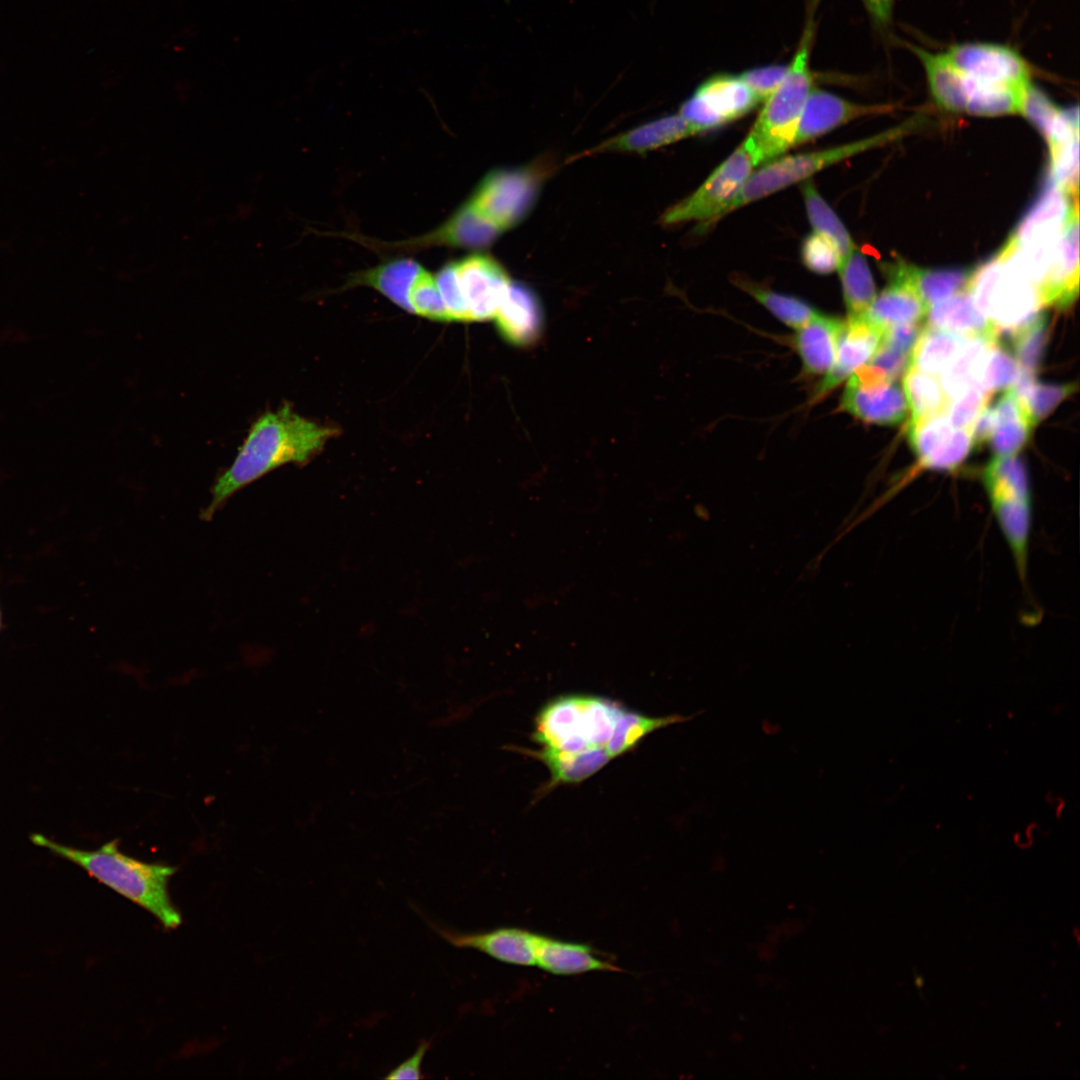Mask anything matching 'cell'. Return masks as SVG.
<instances>
[{"mask_svg": "<svg viewBox=\"0 0 1080 1080\" xmlns=\"http://www.w3.org/2000/svg\"><path fill=\"white\" fill-rule=\"evenodd\" d=\"M337 433L335 427L299 415L289 403L263 413L251 425L232 464L217 478L205 516L268 472L287 463L308 462Z\"/></svg>", "mask_w": 1080, "mask_h": 1080, "instance_id": "cell-1", "label": "cell"}, {"mask_svg": "<svg viewBox=\"0 0 1080 1080\" xmlns=\"http://www.w3.org/2000/svg\"><path fill=\"white\" fill-rule=\"evenodd\" d=\"M31 840L80 866L100 883L142 907L165 929H175L181 924V914L169 893V882L177 867L135 859L119 850L118 839L93 851L69 847L41 834H33Z\"/></svg>", "mask_w": 1080, "mask_h": 1080, "instance_id": "cell-2", "label": "cell"}, {"mask_svg": "<svg viewBox=\"0 0 1080 1080\" xmlns=\"http://www.w3.org/2000/svg\"><path fill=\"white\" fill-rule=\"evenodd\" d=\"M813 35L814 23L809 19L785 78L764 101L746 138L760 162L771 160L794 145L798 123L812 89L810 53Z\"/></svg>", "mask_w": 1080, "mask_h": 1080, "instance_id": "cell-3", "label": "cell"}, {"mask_svg": "<svg viewBox=\"0 0 1080 1080\" xmlns=\"http://www.w3.org/2000/svg\"><path fill=\"white\" fill-rule=\"evenodd\" d=\"M625 710L619 703L603 697H560L538 714L534 739L543 747L556 750L606 751L615 725Z\"/></svg>", "mask_w": 1080, "mask_h": 1080, "instance_id": "cell-4", "label": "cell"}, {"mask_svg": "<svg viewBox=\"0 0 1080 1080\" xmlns=\"http://www.w3.org/2000/svg\"><path fill=\"white\" fill-rule=\"evenodd\" d=\"M982 481L1018 576L1025 583L1033 525L1032 492L1026 465L1016 455L994 456L983 470Z\"/></svg>", "mask_w": 1080, "mask_h": 1080, "instance_id": "cell-5", "label": "cell"}, {"mask_svg": "<svg viewBox=\"0 0 1080 1080\" xmlns=\"http://www.w3.org/2000/svg\"><path fill=\"white\" fill-rule=\"evenodd\" d=\"M920 122V119H912L894 129L853 143L821 151L789 155L769 162L761 169L752 172L739 193L723 211L721 217L741 206L804 181L815 173L846 158L901 137L917 127Z\"/></svg>", "mask_w": 1080, "mask_h": 1080, "instance_id": "cell-6", "label": "cell"}, {"mask_svg": "<svg viewBox=\"0 0 1080 1080\" xmlns=\"http://www.w3.org/2000/svg\"><path fill=\"white\" fill-rule=\"evenodd\" d=\"M966 290L998 334L1015 328L1043 307L1037 287L997 255L972 272Z\"/></svg>", "mask_w": 1080, "mask_h": 1080, "instance_id": "cell-7", "label": "cell"}, {"mask_svg": "<svg viewBox=\"0 0 1080 1080\" xmlns=\"http://www.w3.org/2000/svg\"><path fill=\"white\" fill-rule=\"evenodd\" d=\"M760 160L745 141L691 195L667 209L661 217L665 225L697 220L710 225L746 183Z\"/></svg>", "mask_w": 1080, "mask_h": 1080, "instance_id": "cell-8", "label": "cell"}, {"mask_svg": "<svg viewBox=\"0 0 1080 1080\" xmlns=\"http://www.w3.org/2000/svg\"><path fill=\"white\" fill-rule=\"evenodd\" d=\"M543 174L533 167L489 172L467 200L503 231L526 218L535 205Z\"/></svg>", "mask_w": 1080, "mask_h": 1080, "instance_id": "cell-9", "label": "cell"}, {"mask_svg": "<svg viewBox=\"0 0 1080 1080\" xmlns=\"http://www.w3.org/2000/svg\"><path fill=\"white\" fill-rule=\"evenodd\" d=\"M840 408L866 423L894 426L906 417L908 403L896 381L864 364L848 378Z\"/></svg>", "mask_w": 1080, "mask_h": 1080, "instance_id": "cell-10", "label": "cell"}, {"mask_svg": "<svg viewBox=\"0 0 1080 1080\" xmlns=\"http://www.w3.org/2000/svg\"><path fill=\"white\" fill-rule=\"evenodd\" d=\"M966 77L985 84L1025 88L1031 67L1014 48L991 42L953 44L943 52Z\"/></svg>", "mask_w": 1080, "mask_h": 1080, "instance_id": "cell-11", "label": "cell"}, {"mask_svg": "<svg viewBox=\"0 0 1080 1080\" xmlns=\"http://www.w3.org/2000/svg\"><path fill=\"white\" fill-rule=\"evenodd\" d=\"M908 440L920 468L952 471L973 450L971 431L954 428L946 412L910 421Z\"/></svg>", "mask_w": 1080, "mask_h": 1080, "instance_id": "cell-12", "label": "cell"}, {"mask_svg": "<svg viewBox=\"0 0 1080 1080\" xmlns=\"http://www.w3.org/2000/svg\"><path fill=\"white\" fill-rule=\"evenodd\" d=\"M470 322L494 319L511 282L504 267L487 254L454 261Z\"/></svg>", "mask_w": 1080, "mask_h": 1080, "instance_id": "cell-13", "label": "cell"}, {"mask_svg": "<svg viewBox=\"0 0 1080 1080\" xmlns=\"http://www.w3.org/2000/svg\"><path fill=\"white\" fill-rule=\"evenodd\" d=\"M1042 306L1070 307L1079 290V209L1074 206L1048 266L1037 286Z\"/></svg>", "mask_w": 1080, "mask_h": 1080, "instance_id": "cell-14", "label": "cell"}, {"mask_svg": "<svg viewBox=\"0 0 1080 1080\" xmlns=\"http://www.w3.org/2000/svg\"><path fill=\"white\" fill-rule=\"evenodd\" d=\"M883 331L864 315L847 317L839 334L833 365L814 389L812 401L821 400L866 364L878 348Z\"/></svg>", "mask_w": 1080, "mask_h": 1080, "instance_id": "cell-15", "label": "cell"}, {"mask_svg": "<svg viewBox=\"0 0 1080 1080\" xmlns=\"http://www.w3.org/2000/svg\"><path fill=\"white\" fill-rule=\"evenodd\" d=\"M428 925L445 941L457 948L478 950L500 962L533 966L539 934L517 927H500L488 931L462 933L439 926L431 921Z\"/></svg>", "mask_w": 1080, "mask_h": 1080, "instance_id": "cell-16", "label": "cell"}, {"mask_svg": "<svg viewBox=\"0 0 1080 1080\" xmlns=\"http://www.w3.org/2000/svg\"><path fill=\"white\" fill-rule=\"evenodd\" d=\"M503 232L502 229L466 201L436 230L413 240L386 245L398 250H410L434 245L482 249L493 244Z\"/></svg>", "mask_w": 1080, "mask_h": 1080, "instance_id": "cell-17", "label": "cell"}, {"mask_svg": "<svg viewBox=\"0 0 1080 1080\" xmlns=\"http://www.w3.org/2000/svg\"><path fill=\"white\" fill-rule=\"evenodd\" d=\"M892 105H863L812 88L803 108L794 144L809 141L851 120L889 112Z\"/></svg>", "mask_w": 1080, "mask_h": 1080, "instance_id": "cell-18", "label": "cell"}, {"mask_svg": "<svg viewBox=\"0 0 1080 1080\" xmlns=\"http://www.w3.org/2000/svg\"><path fill=\"white\" fill-rule=\"evenodd\" d=\"M1078 199L1050 183L1011 234L1004 249H1012L1057 238Z\"/></svg>", "mask_w": 1080, "mask_h": 1080, "instance_id": "cell-19", "label": "cell"}, {"mask_svg": "<svg viewBox=\"0 0 1080 1080\" xmlns=\"http://www.w3.org/2000/svg\"><path fill=\"white\" fill-rule=\"evenodd\" d=\"M494 320L505 341L515 346H528L541 335L542 307L531 288L511 281Z\"/></svg>", "mask_w": 1080, "mask_h": 1080, "instance_id": "cell-20", "label": "cell"}, {"mask_svg": "<svg viewBox=\"0 0 1080 1080\" xmlns=\"http://www.w3.org/2000/svg\"><path fill=\"white\" fill-rule=\"evenodd\" d=\"M844 320L817 312L796 330L794 344L803 371L809 376H824L833 365L837 342Z\"/></svg>", "mask_w": 1080, "mask_h": 1080, "instance_id": "cell-21", "label": "cell"}, {"mask_svg": "<svg viewBox=\"0 0 1080 1080\" xmlns=\"http://www.w3.org/2000/svg\"><path fill=\"white\" fill-rule=\"evenodd\" d=\"M554 975H577L591 971L622 972L612 962L602 959L589 945L539 935L536 964Z\"/></svg>", "mask_w": 1080, "mask_h": 1080, "instance_id": "cell-22", "label": "cell"}, {"mask_svg": "<svg viewBox=\"0 0 1080 1080\" xmlns=\"http://www.w3.org/2000/svg\"><path fill=\"white\" fill-rule=\"evenodd\" d=\"M926 325L966 337L998 338L995 325L976 307L965 290L933 303L927 309Z\"/></svg>", "mask_w": 1080, "mask_h": 1080, "instance_id": "cell-23", "label": "cell"}, {"mask_svg": "<svg viewBox=\"0 0 1080 1080\" xmlns=\"http://www.w3.org/2000/svg\"><path fill=\"white\" fill-rule=\"evenodd\" d=\"M699 133L701 132L695 126L680 115H670L613 137L598 145L592 151L643 153Z\"/></svg>", "mask_w": 1080, "mask_h": 1080, "instance_id": "cell-24", "label": "cell"}, {"mask_svg": "<svg viewBox=\"0 0 1080 1080\" xmlns=\"http://www.w3.org/2000/svg\"><path fill=\"white\" fill-rule=\"evenodd\" d=\"M922 64L930 93L936 104L949 112H964L967 94L963 74L945 54L933 53L912 43L903 42Z\"/></svg>", "mask_w": 1080, "mask_h": 1080, "instance_id": "cell-25", "label": "cell"}, {"mask_svg": "<svg viewBox=\"0 0 1080 1080\" xmlns=\"http://www.w3.org/2000/svg\"><path fill=\"white\" fill-rule=\"evenodd\" d=\"M973 270L964 268L926 269L903 261L889 266V278L908 283L927 307L957 292L966 290Z\"/></svg>", "mask_w": 1080, "mask_h": 1080, "instance_id": "cell-26", "label": "cell"}, {"mask_svg": "<svg viewBox=\"0 0 1080 1080\" xmlns=\"http://www.w3.org/2000/svg\"><path fill=\"white\" fill-rule=\"evenodd\" d=\"M928 307L906 282L889 278V284L875 297L864 316L883 330L904 323H920Z\"/></svg>", "mask_w": 1080, "mask_h": 1080, "instance_id": "cell-27", "label": "cell"}, {"mask_svg": "<svg viewBox=\"0 0 1080 1080\" xmlns=\"http://www.w3.org/2000/svg\"><path fill=\"white\" fill-rule=\"evenodd\" d=\"M423 267L409 258H399L380 264L366 271L355 273L348 286H368L383 294L391 302L414 314L409 301L410 287Z\"/></svg>", "mask_w": 1080, "mask_h": 1080, "instance_id": "cell-28", "label": "cell"}, {"mask_svg": "<svg viewBox=\"0 0 1080 1080\" xmlns=\"http://www.w3.org/2000/svg\"><path fill=\"white\" fill-rule=\"evenodd\" d=\"M694 93L723 124L744 116L759 103L740 77L730 74L711 76Z\"/></svg>", "mask_w": 1080, "mask_h": 1080, "instance_id": "cell-29", "label": "cell"}, {"mask_svg": "<svg viewBox=\"0 0 1080 1080\" xmlns=\"http://www.w3.org/2000/svg\"><path fill=\"white\" fill-rule=\"evenodd\" d=\"M968 337L923 326L911 353V365L921 372L938 377L958 356Z\"/></svg>", "mask_w": 1080, "mask_h": 1080, "instance_id": "cell-30", "label": "cell"}, {"mask_svg": "<svg viewBox=\"0 0 1080 1080\" xmlns=\"http://www.w3.org/2000/svg\"><path fill=\"white\" fill-rule=\"evenodd\" d=\"M998 338L968 337L963 349L940 374V383L949 400L979 385L987 353Z\"/></svg>", "mask_w": 1080, "mask_h": 1080, "instance_id": "cell-31", "label": "cell"}, {"mask_svg": "<svg viewBox=\"0 0 1080 1080\" xmlns=\"http://www.w3.org/2000/svg\"><path fill=\"white\" fill-rule=\"evenodd\" d=\"M837 271L848 317L864 315L876 297L874 280L866 258L855 247L841 261Z\"/></svg>", "mask_w": 1080, "mask_h": 1080, "instance_id": "cell-32", "label": "cell"}, {"mask_svg": "<svg viewBox=\"0 0 1080 1080\" xmlns=\"http://www.w3.org/2000/svg\"><path fill=\"white\" fill-rule=\"evenodd\" d=\"M1012 388L1028 422L1033 427L1069 397L1077 389V385L1074 383L1045 384L1037 382L1035 374L1021 371Z\"/></svg>", "mask_w": 1080, "mask_h": 1080, "instance_id": "cell-33", "label": "cell"}, {"mask_svg": "<svg viewBox=\"0 0 1080 1080\" xmlns=\"http://www.w3.org/2000/svg\"><path fill=\"white\" fill-rule=\"evenodd\" d=\"M534 755L547 766L554 783L580 782L611 760L603 749L568 752L542 747Z\"/></svg>", "mask_w": 1080, "mask_h": 1080, "instance_id": "cell-34", "label": "cell"}, {"mask_svg": "<svg viewBox=\"0 0 1080 1080\" xmlns=\"http://www.w3.org/2000/svg\"><path fill=\"white\" fill-rule=\"evenodd\" d=\"M1048 330V315L1039 310L1020 325L998 336L1006 335L1009 338L1021 371L1035 374L1045 351Z\"/></svg>", "mask_w": 1080, "mask_h": 1080, "instance_id": "cell-35", "label": "cell"}, {"mask_svg": "<svg viewBox=\"0 0 1080 1080\" xmlns=\"http://www.w3.org/2000/svg\"><path fill=\"white\" fill-rule=\"evenodd\" d=\"M964 76V75H963ZM966 111L977 116L1019 113L1025 88L985 84L964 76Z\"/></svg>", "mask_w": 1080, "mask_h": 1080, "instance_id": "cell-36", "label": "cell"}, {"mask_svg": "<svg viewBox=\"0 0 1080 1080\" xmlns=\"http://www.w3.org/2000/svg\"><path fill=\"white\" fill-rule=\"evenodd\" d=\"M902 388L911 410L910 421L946 412L950 400L936 376L909 367Z\"/></svg>", "mask_w": 1080, "mask_h": 1080, "instance_id": "cell-37", "label": "cell"}, {"mask_svg": "<svg viewBox=\"0 0 1080 1080\" xmlns=\"http://www.w3.org/2000/svg\"><path fill=\"white\" fill-rule=\"evenodd\" d=\"M694 716L695 715L687 717L679 714H672L661 717H650L625 710L615 725L613 735L606 747V752L612 759L631 750L642 738L651 732L673 724L689 721Z\"/></svg>", "mask_w": 1080, "mask_h": 1080, "instance_id": "cell-38", "label": "cell"}, {"mask_svg": "<svg viewBox=\"0 0 1080 1080\" xmlns=\"http://www.w3.org/2000/svg\"><path fill=\"white\" fill-rule=\"evenodd\" d=\"M802 194L814 232L827 237L835 244L842 261L856 247L849 232L811 181L803 183Z\"/></svg>", "mask_w": 1080, "mask_h": 1080, "instance_id": "cell-39", "label": "cell"}, {"mask_svg": "<svg viewBox=\"0 0 1080 1080\" xmlns=\"http://www.w3.org/2000/svg\"><path fill=\"white\" fill-rule=\"evenodd\" d=\"M736 284L778 320L795 330L805 325L818 312L799 298L772 291L753 282L737 279Z\"/></svg>", "mask_w": 1080, "mask_h": 1080, "instance_id": "cell-40", "label": "cell"}, {"mask_svg": "<svg viewBox=\"0 0 1080 1080\" xmlns=\"http://www.w3.org/2000/svg\"><path fill=\"white\" fill-rule=\"evenodd\" d=\"M1021 373L1014 355L998 338L990 347L982 368L979 385L990 395L1012 387Z\"/></svg>", "mask_w": 1080, "mask_h": 1080, "instance_id": "cell-41", "label": "cell"}, {"mask_svg": "<svg viewBox=\"0 0 1080 1080\" xmlns=\"http://www.w3.org/2000/svg\"><path fill=\"white\" fill-rule=\"evenodd\" d=\"M1050 183L1078 198L1079 183V135L1050 147Z\"/></svg>", "mask_w": 1080, "mask_h": 1080, "instance_id": "cell-42", "label": "cell"}, {"mask_svg": "<svg viewBox=\"0 0 1080 1080\" xmlns=\"http://www.w3.org/2000/svg\"><path fill=\"white\" fill-rule=\"evenodd\" d=\"M409 301L414 314L433 321L451 322L436 280L424 268L417 274L410 287Z\"/></svg>", "mask_w": 1080, "mask_h": 1080, "instance_id": "cell-43", "label": "cell"}, {"mask_svg": "<svg viewBox=\"0 0 1080 1080\" xmlns=\"http://www.w3.org/2000/svg\"><path fill=\"white\" fill-rule=\"evenodd\" d=\"M1060 108L1041 89L1030 83L1024 90L1020 111L1048 140Z\"/></svg>", "mask_w": 1080, "mask_h": 1080, "instance_id": "cell-44", "label": "cell"}, {"mask_svg": "<svg viewBox=\"0 0 1080 1080\" xmlns=\"http://www.w3.org/2000/svg\"><path fill=\"white\" fill-rule=\"evenodd\" d=\"M803 264L817 274H829L836 271L841 263V256L835 244L827 237L816 232L808 235L801 247Z\"/></svg>", "mask_w": 1080, "mask_h": 1080, "instance_id": "cell-45", "label": "cell"}, {"mask_svg": "<svg viewBox=\"0 0 1080 1080\" xmlns=\"http://www.w3.org/2000/svg\"><path fill=\"white\" fill-rule=\"evenodd\" d=\"M991 395L980 385H975L951 400L946 415L954 428L972 430L980 412L989 404Z\"/></svg>", "mask_w": 1080, "mask_h": 1080, "instance_id": "cell-46", "label": "cell"}, {"mask_svg": "<svg viewBox=\"0 0 1080 1080\" xmlns=\"http://www.w3.org/2000/svg\"><path fill=\"white\" fill-rule=\"evenodd\" d=\"M1032 428L1023 419L996 424L989 439L994 456L1016 455L1029 440Z\"/></svg>", "mask_w": 1080, "mask_h": 1080, "instance_id": "cell-47", "label": "cell"}, {"mask_svg": "<svg viewBox=\"0 0 1080 1080\" xmlns=\"http://www.w3.org/2000/svg\"><path fill=\"white\" fill-rule=\"evenodd\" d=\"M435 280L451 321L470 322L455 263L445 264L437 273Z\"/></svg>", "mask_w": 1080, "mask_h": 1080, "instance_id": "cell-48", "label": "cell"}, {"mask_svg": "<svg viewBox=\"0 0 1080 1080\" xmlns=\"http://www.w3.org/2000/svg\"><path fill=\"white\" fill-rule=\"evenodd\" d=\"M787 71L788 65L773 64L751 68L738 76L755 94L759 102H764L782 83Z\"/></svg>", "mask_w": 1080, "mask_h": 1080, "instance_id": "cell-49", "label": "cell"}, {"mask_svg": "<svg viewBox=\"0 0 1080 1080\" xmlns=\"http://www.w3.org/2000/svg\"><path fill=\"white\" fill-rule=\"evenodd\" d=\"M884 372L888 378L896 381L903 376L911 365V354L900 352L880 341L873 356L866 363Z\"/></svg>", "mask_w": 1080, "mask_h": 1080, "instance_id": "cell-50", "label": "cell"}, {"mask_svg": "<svg viewBox=\"0 0 1080 1080\" xmlns=\"http://www.w3.org/2000/svg\"><path fill=\"white\" fill-rule=\"evenodd\" d=\"M923 326L920 323H904L884 329L881 342L906 354H911Z\"/></svg>", "mask_w": 1080, "mask_h": 1080, "instance_id": "cell-51", "label": "cell"}, {"mask_svg": "<svg viewBox=\"0 0 1080 1080\" xmlns=\"http://www.w3.org/2000/svg\"><path fill=\"white\" fill-rule=\"evenodd\" d=\"M430 1045V1040H422L414 1053L410 1057L399 1063L384 1078L393 1080L423 1078L424 1076L422 1074L421 1067L425 1055L430 1048Z\"/></svg>", "mask_w": 1080, "mask_h": 1080, "instance_id": "cell-52", "label": "cell"}, {"mask_svg": "<svg viewBox=\"0 0 1080 1080\" xmlns=\"http://www.w3.org/2000/svg\"><path fill=\"white\" fill-rule=\"evenodd\" d=\"M875 29L887 34L892 25L896 0H862Z\"/></svg>", "mask_w": 1080, "mask_h": 1080, "instance_id": "cell-53", "label": "cell"}, {"mask_svg": "<svg viewBox=\"0 0 1080 1080\" xmlns=\"http://www.w3.org/2000/svg\"><path fill=\"white\" fill-rule=\"evenodd\" d=\"M996 426L991 406L987 405L976 418L972 427L973 450L989 441Z\"/></svg>", "mask_w": 1080, "mask_h": 1080, "instance_id": "cell-54", "label": "cell"}, {"mask_svg": "<svg viewBox=\"0 0 1080 1080\" xmlns=\"http://www.w3.org/2000/svg\"><path fill=\"white\" fill-rule=\"evenodd\" d=\"M914 981H915V986L917 987V989L919 991H921L923 986H924V978H923V976L915 973Z\"/></svg>", "mask_w": 1080, "mask_h": 1080, "instance_id": "cell-55", "label": "cell"}]
</instances>
